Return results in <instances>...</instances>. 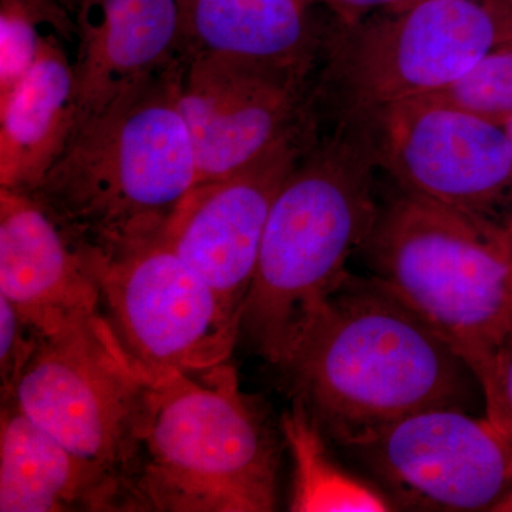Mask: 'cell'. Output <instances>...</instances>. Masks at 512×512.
<instances>
[{
  "label": "cell",
  "mask_w": 512,
  "mask_h": 512,
  "mask_svg": "<svg viewBox=\"0 0 512 512\" xmlns=\"http://www.w3.org/2000/svg\"><path fill=\"white\" fill-rule=\"evenodd\" d=\"M279 369L336 440L423 410L460 407L476 376L456 349L375 276L349 274Z\"/></svg>",
  "instance_id": "obj_1"
},
{
  "label": "cell",
  "mask_w": 512,
  "mask_h": 512,
  "mask_svg": "<svg viewBox=\"0 0 512 512\" xmlns=\"http://www.w3.org/2000/svg\"><path fill=\"white\" fill-rule=\"evenodd\" d=\"M376 167L363 124L340 119L335 133L313 141L276 195L241 320V336L271 365L284 363L372 234L380 212Z\"/></svg>",
  "instance_id": "obj_2"
},
{
  "label": "cell",
  "mask_w": 512,
  "mask_h": 512,
  "mask_svg": "<svg viewBox=\"0 0 512 512\" xmlns=\"http://www.w3.org/2000/svg\"><path fill=\"white\" fill-rule=\"evenodd\" d=\"M146 369L126 511H274L279 440L234 367Z\"/></svg>",
  "instance_id": "obj_3"
},
{
  "label": "cell",
  "mask_w": 512,
  "mask_h": 512,
  "mask_svg": "<svg viewBox=\"0 0 512 512\" xmlns=\"http://www.w3.org/2000/svg\"><path fill=\"white\" fill-rule=\"evenodd\" d=\"M183 62L80 120L32 191L83 244L110 252L160 239L198 184L178 106Z\"/></svg>",
  "instance_id": "obj_4"
},
{
  "label": "cell",
  "mask_w": 512,
  "mask_h": 512,
  "mask_svg": "<svg viewBox=\"0 0 512 512\" xmlns=\"http://www.w3.org/2000/svg\"><path fill=\"white\" fill-rule=\"evenodd\" d=\"M363 248L375 278L470 369L511 332L512 229L504 222L404 191L379 212Z\"/></svg>",
  "instance_id": "obj_5"
},
{
  "label": "cell",
  "mask_w": 512,
  "mask_h": 512,
  "mask_svg": "<svg viewBox=\"0 0 512 512\" xmlns=\"http://www.w3.org/2000/svg\"><path fill=\"white\" fill-rule=\"evenodd\" d=\"M512 40V0H420L323 37L326 67L313 97L340 117L443 89Z\"/></svg>",
  "instance_id": "obj_6"
},
{
  "label": "cell",
  "mask_w": 512,
  "mask_h": 512,
  "mask_svg": "<svg viewBox=\"0 0 512 512\" xmlns=\"http://www.w3.org/2000/svg\"><path fill=\"white\" fill-rule=\"evenodd\" d=\"M147 386L148 370L128 356L103 316L39 336L12 390L2 397L123 485Z\"/></svg>",
  "instance_id": "obj_7"
},
{
  "label": "cell",
  "mask_w": 512,
  "mask_h": 512,
  "mask_svg": "<svg viewBox=\"0 0 512 512\" xmlns=\"http://www.w3.org/2000/svg\"><path fill=\"white\" fill-rule=\"evenodd\" d=\"M84 251L101 315L134 362L184 373L229 363L241 316L164 241L110 252L84 245Z\"/></svg>",
  "instance_id": "obj_8"
},
{
  "label": "cell",
  "mask_w": 512,
  "mask_h": 512,
  "mask_svg": "<svg viewBox=\"0 0 512 512\" xmlns=\"http://www.w3.org/2000/svg\"><path fill=\"white\" fill-rule=\"evenodd\" d=\"M377 167L403 191L504 222L512 217L507 127L413 97L360 116ZM508 225V224H507Z\"/></svg>",
  "instance_id": "obj_9"
},
{
  "label": "cell",
  "mask_w": 512,
  "mask_h": 512,
  "mask_svg": "<svg viewBox=\"0 0 512 512\" xmlns=\"http://www.w3.org/2000/svg\"><path fill=\"white\" fill-rule=\"evenodd\" d=\"M394 504L416 510L512 511V446L460 407L410 414L349 444Z\"/></svg>",
  "instance_id": "obj_10"
},
{
  "label": "cell",
  "mask_w": 512,
  "mask_h": 512,
  "mask_svg": "<svg viewBox=\"0 0 512 512\" xmlns=\"http://www.w3.org/2000/svg\"><path fill=\"white\" fill-rule=\"evenodd\" d=\"M309 77L235 57L184 59L178 106L190 131L198 184L247 167L315 123Z\"/></svg>",
  "instance_id": "obj_11"
},
{
  "label": "cell",
  "mask_w": 512,
  "mask_h": 512,
  "mask_svg": "<svg viewBox=\"0 0 512 512\" xmlns=\"http://www.w3.org/2000/svg\"><path fill=\"white\" fill-rule=\"evenodd\" d=\"M315 123L292 134L247 167L192 188L161 241L241 316L276 195L316 140Z\"/></svg>",
  "instance_id": "obj_12"
},
{
  "label": "cell",
  "mask_w": 512,
  "mask_h": 512,
  "mask_svg": "<svg viewBox=\"0 0 512 512\" xmlns=\"http://www.w3.org/2000/svg\"><path fill=\"white\" fill-rule=\"evenodd\" d=\"M0 295L39 336L103 318L83 242L32 191L0 188Z\"/></svg>",
  "instance_id": "obj_13"
},
{
  "label": "cell",
  "mask_w": 512,
  "mask_h": 512,
  "mask_svg": "<svg viewBox=\"0 0 512 512\" xmlns=\"http://www.w3.org/2000/svg\"><path fill=\"white\" fill-rule=\"evenodd\" d=\"M73 19L79 121L184 60L178 0H80Z\"/></svg>",
  "instance_id": "obj_14"
},
{
  "label": "cell",
  "mask_w": 512,
  "mask_h": 512,
  "mask_svg": "<svg viewBox=\"0 0 512 512\" xmlns=\"http://www.w3.org/2000/svg\"><path fill=\"white\" fill-rule=\"evenodd\" d=\"M0 414V511H126L110 471L40 429L10 397Z\"/></svg>",
  "instance_id": "obj_15"
},
{
  "label": "cell",
  "mask_w": 512,
  "mask_h": 512,
  "mask_svg": "<svg viewBox=\"0 0 512 512\" xmlns=\"http://www.w3.org/2000/svg\"><path fill=\"white\" fill-rule=\"evenodd\" d=\"M183 57L220 55L311 76L322 52L315 0H178Z\"/></svg>",
  "instance_id": "obj_16"
},
{
  "label": "cell",
  "mask_w": 512,
  "mask_h": 512,
  "mask_svg": "<svg viewBox=\"0 0 512 512\" xmlns=\"http://www.w3.org/2000/svg\"><path fill=\"white\" fill-rule=\"evenodd\" d=\"M79 119L73 62L56 35H46L28 76L0 101V188L35 191Z\"/></svg>",
  "instance_id": "obj_17"
},
{
  "label": "cell",
  "mask_w": 512,
  "mask_h": 512,
  "mask_svg": "<svg viewBox=\"0 0 512 512\" xmlns=\"http://www.w3.org/2000/svg\"><path fill=\"white\" fill-rule=\"evenodd\" d=\"M323 431L305 404L292 399L281 420L282 439L293 460L291 511L396 510L387 495L340 467L326 447Z\"/></svg>",
  "instance_id": "obj_18"
},
{
  "label": "cell",
  "mask_w": 512,
  "mask_h": 512,
  "mask_svg": "<svg viewBox=\"0 0 512 512\" xmlns=\"http://www.w3.org/2000/svg\"><path fill=\"white\" fill-rule=\"evenodd\" d=\"M420 97L507 127L512 121V40L491 50L456 82Z\"/></svg>",
  "instance_id": "obj_19"
},
{
  "label": "cell",
  "mask_w": 512,
  "mask_h": 512,
  "mask_svg": "<svg viewBox=\"0 0 512 512\" xmlns=\"http://www.w3.org/2000/svg\"><path fill=\"white\" fill-rule=\"evenodd\" d=\"M42 23L53 28L46 13L23 0L0 2V101L8 99L36 63L45 39L39 33Z\"/></svg>",
  "instance_id": "obj_20"
},
{
  "label": "cell",
  "mask_w": 512,
  "mask_h": 512,
  "mask_svg": "<svg viewBox=\"0 0 512 512\" xmlns=\"http://www.w3.org/2000/svg\"><path fill=\"white\" fill-rule=\"evenodd\" d=\"M471 370L483 392L485 416L512 446V330Z\"/></svg>",
  "instance_id": "obj_21"
},
{
  "label": "cell",
  "mask_w": 512,
  "mask_h": 512,
  "mask_svg": "<svg viewBox=\"0 0 512 512\" xmlns=\"http://www.w3.org/2000/svg\"><path fill=\"white\" fill-rule=\"evenodd\" d=\"M30 328L9 299L0 295V377L2 394L9 393L37 345Z\"/></svg>",
  "instance_id": "obj_22"
},
{
  "label": "cell",
  "mask_w": 512,
  "mask_h": 512,
  "mask_svg": "<svg viewBox=\"0 0 512 512\" xmlns=\"http://www.w3.org/2000/svg\"><path fill=\"white\" fill-rule=\"evenodd\" d=\"M420 0H319L335 15L338 25H355L380 12H400Z\"/></svg>",
  "instance_id": "obj_23"
},
{
  "label": "cell",
  "mask_w": 512,
  "mask_h": 512,
  "mask_svg": "<svg viewBox=\"0 0 512 512\" xmlns=\"http://www.w3.org/2000/svg\"><path fill=\"white\" fill-rule=\"evenodd\" d=\"M57 2L63 6V9L66 10L67 13L74 16V12H76L77 5H79L80 0H57Z\"/></svg>",
  "instance_id": "obj_24"
},
{
  "label": "cell",
  "mask_w": 512,
  "mask_h": 512,
  "mask_svg": "<svg viewBox=\"0 0 512 512\" xmlns=\"http://www.w3.org/2000/svg\"><path fill=\"white\" fill-rule=\"evenodd\" d=\"M507 133H508V137H510L511 153H512V121H511V123L507 124ZM508 227H512V217H511V221L508 222Z\"/></svg>",
  "instance_id": "obj_25"
},
{
  "label": "cell",
  "mask_w": 512,
  "mask_h": 512,
  "mask_svg": "<svg viewBox=\"0 0 512 512\" xmlns=\"http://www.w3.org/2000/svg\"><path fill=\"white\" fill-rule=\"evenodd\" d=\"M315 2L318 3V5H320L319 0H315Z\"/></svg>",
  "instance_id": "obj_26"
},
{
  "label": "cell",
  "mask_w": 512,
  "mask_h": 512,
  "mask_svg": "<svg viewBox=\"0 0 512 512\" xmlns=\"http://www.w3.org/2000/svg\"><path fill=\"white\" fill-rule=\"evenodd\" d=\"M512 229V227H510Z\"/></svg>",
  "instance_id": "obj_27"
}]
</instances>
